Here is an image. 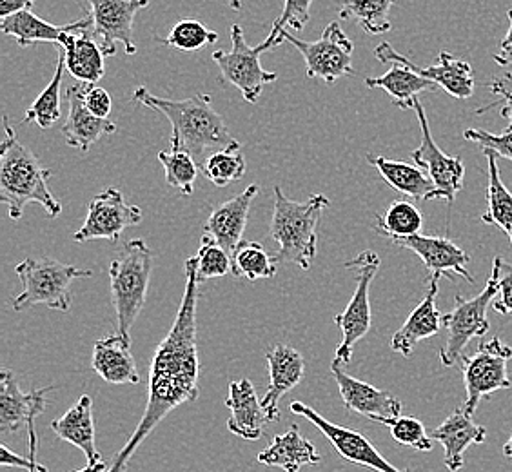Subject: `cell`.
<instances>
[{"label":"cell","mask_w":512,"mask_h":472,"mask_svg":"<svg viewBox=\"0 0 512 472\" xmlns=\"http://www.w3.org/2000/svg\"><path fill=\"white\" fill-rule=\"evenodd\" d=\"M200 278L197 271V256L186 260V287L178 307L175 322L168 335L158 345L149 369L148 405L137 429L129 436L128 443L113 458L108 472L128 471L131 458L137 453L140 443L157 429L171 411L182 404L197 402L198 389L197 304L200 300Z\"/></svg>","instance_id":"1"},{"label":"cell","mask_w":512,"mask_h":472,"mask_svg":"<svg viewBox=\"0 0 512 472\" xmlns=\"http://www.w3.org/2000/svg\"><path fill=\"white\" fill-rule=\"evenodd\" d=\"M133 99L140 106L153 109L171 124V149L189 153L202 169L207 158L222 149L240 146L229 133L220 113L213 109L211 97L197 93L184 100L160 99L146 88H137Z\"/></svg>","instance_id":"2"},{"label":"cell","mask_w":512,"mask_h":472,"mask_svg":"<svg viewBox=\"0 0 512 472\" xmlns=\"http://www.w3.org/2000/svg\"><path fill=\"white\" fill-rule=\"evenodd\" d=\"M4 129L6 138L0 148V200L8 206L11 220H19L28 204H39L51 218L59 217L62 204L48 187L50 169L42 168L39 158L20 142L8 117H4Z\"/></svg>","instance_id":"3"},{"label":"cell","mask_w":512,"mask_h":472,"mask_svg":"<svg viewBox=\"0 0 512 472\" xmlns=\"http://www.w3.org/2000/svg\"><path fill=\"white\" fill-rule=\"evenodd\" d=\"M329 207L325 195H311L306 202L286 197L282 187H275V207L271 220V238L278 244L276 264H293L309 271L318 251L316 227L324 209Z\"/></svg>","instance_id":"4"},{"label":"cell","mask_w":512,"mask_h":472,"mask_svg":"<svg viewBox=\"0 0 512 472\" xmlns=\"http://www.w3.org/2000/svg\"><path fill=\"white\" fill-rule=\"evenodd\" d=\"M153 271V251L140 238L128 240L109 266L111 302L117 313L120 335L129 338V331L142 313L148 298L149 280Z\"/></svg>","instance_id":"5"},{"label":"cell","mask_w":512,"mask_h":472,"mask_svg":"<svg viewBox=\"0 0 512 472\" xmlns=\"http://www.w3.org/2000/svg\"><path fill=\"white\" fill-rule=\"evenodd\" d=\"M22 291L13 298V309L20 313L33 305H46L66 313L71 307L69 286L75 278H89L93 271L62 264L53 258H24L15 266Z\"/></svg>","instance_id":"6"},{"label":"cell","mask_w":512,"mask_h":472,"mask_svg":"<svg viewBox=\"0 0 512 472\" xmlns=\"http://www.w3.org/2000/svg\"><path fill=\"white\" fill-rule=\"evenodd\" d=\"M284 33L282 31L271 28V33L267 35V39L260 44L251 48L246 42L244 31L240 24L231 26V51L218 50L211 55L213 62L220 69L222 80H226L227 84L235 86L242 93V97L249 104H256L262 91L267 84L275 82L278 79L275 71H267L260 64V55L266 53L267 50H273L276 46H280L284 42Z\"/></svg>","instance_id":"7"},{"label":"cell","mask_w":512,"mask_h":472,"mask_svg":"<svg viewBox=\"0 0 512 472\" xmlns=\"http://www.w3.org/2000/svg\"><path fill=\"white\" fill-rule=\"evenodd\" d=\"M500 284H498V266L493 262V273L487 280L485 289L474 298H463L456 295V305L453 311L444 315V327L447 329V342L440 351V362L445 367L460 365L463 351L473 338H482L489 331V318L487 311L498 296Z\"/></svg>","instance_id":"8"},{"label":"cell","mask_w":512,"mask_h":472,"mask_svg":"<svg viewBox=\"0 0 512 472\" xmlns=\"http://www.w3.org/2000/svg\"><path fill=\"white\" fill-rule=\"evenodd\" d=\"M345 269L355 271L356 289L344 313L333 318L336 327L342 331V342L338 345L333 358V362L340 365L351 362L353 347L371 331L373 316L369 302V287L380 269V256L376 255L375 251H364L353 260L345 262Z\"/></svg>","instance_id":"9"},{"label":"cell","mask_w":512,"mask_h":472,"mask_svg":"<svg viewBox=\"0 0 512 472\" xmlns=\"http://www.w3.org/2000/svg\"><path fill=\"white\" fill-rule=\"evenodd\" d=\"M512 358V347L502 338L494 336L489 342L478 345L476 353L462 358L463 384H465V411L476 413L483 396L511 389L507 362Z\"/></svg>","instance_id":"10"},{"label":"cell","mask_w":512,"mask_h":472,"mask_svg":"<svg viewBox=\"0 0 512 472\" xmlns=\"http://www.w3.org/2000/svg\"><path fill=\"white\" fill-rule=\"evenodd\" d=\"M284 39L291 42L306 60V75L309 79H322L325 84H335L342 77H353V40L345 35L338 22H329L324 33L315 42L296 39L287 30H282Z\"/></svg>","instance_id":"11"},{"label":"cell","mask_w":512,"mask_h":472,"mask_svg":"<svg viewBox=\"0 0 512 472\" xmlns=\"http://www.w3.org/2000/svg\"><path fill=\"white\" fill-rule=\"evenodd\" d=\"M414 111H416V117L420 122L422 142H420V148L414 149L411 153V157H413L414 164L424 169L434 182L433 195L429 197V200L442 198L449 206H453L456 195L462 191L463 177H465L462 158L449 157L442 149L438 148V144L434 142L433 135H431V128H429L425 109L420 99L416 100Z\"/></svg>","instance_id":"12"},{"label":"cell","mask_w":512,"mask_h":472,"mask_svg":"<svg viewBox=\"0 0 512 472\" xmlns=\"http://www.w3.org/2000/svg\"><path fill=\"white\" fill-rule=\"evenodd\" d=\"M142 209L128 204L122 191L117 187H108L88 204V217L79 231L73 235L75 242L89 240H109L117 242L128 227L138 226L142 222Z\"/></svg>","instance_id":"13"},{"label":"cell","mask_w":512,"mask_h":472,"mask_svg":"<svg viewBox=\"0 0 512 472\" xmlns=\"http://www.w3.org/2000/svg\"><path fill=\"white\" fill-rule=\"evenodd\" d=\"M93 19V37L99 42L102 53L113 57L117 44H122L126 55L137 53L133 40L135 17L140 10L148 8L149 0H88Z\"/></svg>","instance_id":"14"},{"label":"cell","mask_w":512,"mask_h":472,"mask_svg":"<svg viewBox=\"0 0 512 472\" xmlns=\"http://www.w3.org/2000/svg\"><path fill=\"white\" fill-rule=\"evenodd\" d=\"M289 411L298 416H304L307 422L313 423L316 429L324 434L325 438L335 447L336 453L340 454L347 462L373 469L376 472H409L396 469L393 463L387 462L384 456L378 453L375 445L365 438L364 434L333 422H327L324 416L316 413L313 407L302 404V402H293L289 405Z\"/></svg>","instance_id":"15"},{"label":"cell","mask_w":512,"mask_h":472,"mask_svg":"<svg viewBox=\"0 0 512 472\" xmlns=\"http://www.w3.org/2000/svg\"><path fill=\"white\" fill-rule=\"evenodd\" d=\"M375 57L382 64H404L407 68L413 69L414 73L436 82L454 99H471L474 95L476 80H474L473 66L467 60L456 59L447 51H442L438 55V62L429 68L416 66L407 57L393 50L389 42H382L376 46Z\"/></svg>","instance_id":"16"},{"label":"cell","mask_w":512,"mask_h":472,"mask_svg":"<svg viewBox=\"0 0 512 472\" xmlns=\"http://www.w3.org/2000/svg\"><path fill=\"white\" fill-rule=\"evenodd\" d=\"M331 373L335 376L338 391L344 400V405L353 413L362 414L371 422L385 425L387 420L402 416V402L389 393L376 389L371 384H365L355 376L344 371V365H331Z\"/></svg>","instance_id":"17"},{"label":"cell","mask_w":512,"mask_h":472,"mask_svg":"<svg viewBox=\"0 0 512 472\" xmlns=\"http://www.w3.org/2000/svg\"><path fill=\"white\" fill-rule=\"evenodd\" d=\"M393 244L405 247L420 256L433 278L440 280L442 276H447V278L462 276L463 280L474 284V278L467 269V264L471 262V256L445 236H407V238L393 240Z\"/></svg>","instance_id":"18"},{"label":"cell","mask_w":512,"mask_h":472,"mask_svg":"<svg viewBox=\"0 0 512 472\" xmlns=\"http://www.w3.org/2000/svg\"><path fill=\"white\" fill-rule=\"evenodd\" d=\"M266 360L269 367V385L262 407L269 422L273 423L282 418L278 407L280 400L302 382L306 373V362L293 345L287 344L271 345L266 351Z\"/></svg>","instance_id":"19"},{"label":"cell","mask_w":512,"mask_h":472,"mask_svg":"<svg viewBox=\"0 0 512 472\" xmlns=\"http://www.w3.org/2000/svg\"><path fill=\"white\" fill-rule=\"evenodd\" d=\"M55 387L35 389L24 393L17 376L10 369L0 371V433H17L31 418H39L46 411V393Z\"/></svg>","instance_id":"20"},{"label":"cell","mask_w":512,"mask_h":472,"mask_svg":"<svg viewBox=\"0 0 512 472\" xmlns=\"http://www.w3.org/2000/svg\"><path fill=\"white\" fill-rule=\"evenodd\" d=\"M88 84L77 82L68 88V118L62 126V135L66 138L68 146L79 149L80 153H88L89 148L99 140L102 135L117 133V124L109 118L95 117L84 104V93Z\"/></svg>","instance_id":"21"},{"label":"cell","mask_w":512,"mask_h":472,"mask_svg":"<svg viewBox=\"0 0 512 472\" xmlns=\"http://www.w3.org/2000/svg\"><path fill=\"white\" fill-rule=\"evenodd\" d=\"M260 187L251 184L246 191H242L231 200L215 207L213 213L207 217L204 224V233L215 238L220 246L226 249L229 256L233 258L237 253L238 246L242 242V235L246 229L247 217L251 204L258 195Z\"/></svg>","instance_id":"22"},{"label":"cell","mask_w":512,"mask_h":472,"mask_svg":"<svg viewBox=\"0 0 512 472\" xmlns=\"http://www.w3.org/2000/svg\"><path fill=\"white\" fill-rule=\"evenodd\" d=\"M226 407L229 409L227 429L231 433L249 442H256L266 434V427L271 422L256 396L255 387L247 378L229 384Z\"/></svg>","instance_id":"23"},{"label":"cell","mask_w":512,"mask_h":472,"mask_svg":"<svg viewBox=\"0 0 512 472\" xmlns=\"http://www.w3.org/2000/svg\"><path fill=\"white\" fill-rule=\"evenodd\" d=\"M57 48L64 51L66 69L73 79L84 84H97L104 75V59L99 42L93 37V24L62 35Z\"/></svg>","instance_id":"24"},{"label":"cell","mask_w":512,"mask_h":472,"mask_svg":"<svg viewBox=\"0 0 512 472\" xmlns=\"http://www.w3.org/2000/svg\"><path fill=\"white\" fill-rule=\"evenodd\" d=\"M431 438L445 449V467L451 472H458L465 465V451L474 443L485 442L487 429L474 422L473 414L462 407L447 416L440 427L433 429Z\"/></svg>","instance_id":"25"},{"label":"cell","mask_w":512,"mask_h":472,"mask_svg":"<svg viewBox=\"0 0 512 472\" xmlns=\"http://www.w3.org/2000/svg\"><path fill=\"white\" fill-rule=\"evenodd\" d=\"M438 282H440L438 278L431 276L429 289L422 298V302L416 305V309L405 320V324L394 333L393 340H391V349L394 353L411 356L414 347L422 340L438 335L440 327L444 325V315L436 307Z\"/></svg>","instance_id":"26"},{"label":"cell","mask_w":512,"mask_h":472,"mask_svg":"<svg viewBox=\"0 0 512 472\" xmlns=\"http://www.w3.org/2000/svg\"><path fill=\"white\" fill-rule=\"evenodd\" d=\"M129 347L131 340L120 333L104 336L95 342L91 365L104 382L113 385H137L140 382L137 364Z\"/></svg>","instance_id":"27"},{"label":"cell","mask_w":512,"mask_h":472,"mask_svg":"<svg viewBox=\"0 0 512 472\" xmlns=\"http://www.w3.org/2000/svg\"><path fill=\"white\" fill-rule=\"evenodd\" d=\"M266 467H278L286 472H298L302 467H313L320 463V454L315 445L302 436L298 425H291L286 433L276 434L256 458Z\"/></svg>","instance_id":"28"},{"label":"cell","mask_w":512,"mask_h":472,"mask_svg":"<svg viewBox=\"0 0 512 472\" xmlns=\"http://www.w3.org/2000/svg\"><path fill=\"white\" fill-rule=\"evenodd\" d=\"M53 433L60 440L75 445L80 449L88 463L102 462L95 443V418H93V400L88 394H82L79 402L69 409L68 413L51 422Z\"/></svg>","instance_id":"29"},{"label":"cell","mask_w":512,"mask_h":472,"mask_svg":"<svg viewBox=\"0 0 512 472\" xmlns=\"http://www.w3.org/2000/svg\"><path fill=\"white\" fill-rule=\"evenodd\" d=\"M93 24L91 15H86L77 22H69L64 26H55L44 19H40L39 15H35L31 10L19 11L15 15H10L0 22V31L4 35H10L19 44L20 48H28L35 42H55L59 44L64 33L68 31L79 30L84 26Z\"/></svg>","instance_id":"30"},{"label":"cell","mask_w":512,"mask_h":472,"mask_svg":"<svg viewBox=\"0 0 512 472\" xmlns=\"http://www.w3.org/2000/svg\"><path fill=\"white\" fill-rule=\"evenodd\" d=\"M365 86L369 89H384L393 99L394 106L400 109H414L420 93L440 89L436 82L414 73L413 69L407 68L404 64H393V68L382 77L365 79Z\"/></svg>","instance_id":"31"},{"label":"cell","mask_w":512,"mask_h":472,"mask_svg":"<svg viewBox=\"0 0 512 472\" xmlns=\"http://www.w3.org/2000/svg\"><path fill=\"white\" fill-rule=\"evenodd\" d=\"M369 164L375 166L394 191L402 193L414 202H429L433 195L434 182L420 166H411L400 160H389L385 157H369Z\"/></svg>","instance_id":"32"},{"label":"cell","mask_w":512,"mask_h":472,"mask_svg":"<svg viewBox=\"0 0 512 472\" xmlns=\"http://www.w3.org/2000/svg\"><path fill=\"white\" fill-rule=\"evenodd\" d=\"M489 164V184H487V213L482 222L487 226H496L509 236L512 246V193L503 184L498 168V157L493 151H483Z\"/></svg>","instance_id":"33"},{"label":"cell","mask_w":512,"mask_h":472,"mask_svg":"<svg viewBox=\"0 0 512 472\" xmlns=\"http://www.w3.org/2000/svg\"><path fill=\"white\" fill-rule=\"evenodd\" d=\"M396 0H344L340 19L355 20L367 35H382L393 28L389 13Z\"/></svg>","instance_id":"34"},{"label":"cell","mask_w":512,"mask_h":472,"mask_svg":"<svg viewBox=\"0 0 512 472\" xmlns=\"http://www.w3.org/2000/svg\"><path fill=\"white\" fill-rule=\"evenodd\" d=\"M424 227V215L409 200H394L384 215L376 217V231L391 242L398 238L420 235Z\"/></svg>","instance_id":"35"},{"label":"cell","mask_w":512,"mask_h":472,"mask_svg":"<svg viewBox=\"0 0 512 472\" xmlns=\"http://www.w3.org/2000/svg\"><path fill=\"white\" fill-rule=\"evenodd\" d=\"M64 71H66V57H64V51L60 50L59 62H57L53 79L30 108L26 109L22 124L37 122L40 129H50L59 122L60 115H62L60 113V86L64 80Z\"/></svg>","instance_id":"36"},{"label":"cell","mask_w":512,"mask_h":472,"mask_svg":"<svg viewBox=\"0 0 512 472\" xmlns=\"http://www.w3.org/2000/svg\"><path fill=\"white\" fill-rule=\"evenodd\" d=\"M233 275L246 280H262L276 275L275 256L267 255L266 249L258 242L242 240L233 256Z\"/></svg>","instance_id":"37"},{"label":"cell","mask_w":512,"mask_h":472,"mask_svg":"<svg viewBox=\"0 0 512 472\" xmlns=\"http://www.w3.org/2000/svg\"><path fill=\"white\" fill-rule=\"evenodd\" d=\"M158 160H160V164L164 166V171H166L168 186L178 189L184 197L193 195L198 169H200L197 160L191 157L189 153L177 151V149L160 151L158 153Z\"/></svg>","instance_id":"38"},{"label":"cell","mask_w":512,"mask_h":472,"mask_svg":"<svg viewBox=\"0 0 512 472\" xmlns=\"http://www.w3.org/2000/svg\"><path fill=\"white\" fill-rule=\"evenodd\" d=\"M204 177L217 187H226L231 182H238L246 175V158L240 146L222 149L207 158L202 166Z\"/></svg>","instance_id":"39"},{"label":"cell","mask_w":512,"mask_h":472,"mask_svg":"<svg viewBox=\"0 0 512 472\" xmlns=\"http://www.w3.org/2000/svg\"><path fill=\"white\" fill-rule=\"evenodd\" d=\"M218 40V33L211 28H207L204 22L200 20H180L169 31L166 39H158L162 46L175 48L180 51H198L206 46L215 44Z\"/></svg>","instance_id":"40"},{"label":"cell","mask_w":512,"mask_h":472,"mask_svg":"<svg viewBox=\"0 0 512 472\" xmlns=\"http://www.w3.org/2000/svg\"><path fill=\"white\" fill-rule=\"evenodd\" d=\"M198 278L211 280V278H222V276L233 273V258L229 256L226 249L218 244L215 238L202 235L200 238V249L197 253Z\"/></svg>","instance_id":"41"},{"label":"cell","mask_w":512,"mask_h":472,"mask_svg":"<svg viewBox=\"0 0 512 472\" xmlns=\"http://www.w3.org/2000/svg\"><path fill=\"white\" fill-rule=\"evenodd\" d=\"M391 429L393 440L402 443L405 447H413L420 453L433 451V438L425 431L424 423L413 416H398L385 423Z\"/></svg>","instance_id":"42"},{"label":"cell","mask_w":512,"mask_h":472,"mask_svg":"<svg viewBox=\"0 0 512 472\" xmlns=\"http://www.w3.org/2000/svg\"><path fill=\"white\" fill-rule=\"evenodd\" d=\"M463 138L474 142L482 151H493L498 158L512 160V129H503L500 135H494L485 129H467Z\"/></svg>","instance_id":"43"},{"label":"cell","mask_w":512,"mask_h":472,"mask_svg":"<svg viewBox=\"0 0 512 472\" xmlns=\"http://www.w3.org/2000/svg\"><path fill=\"white\" fill-rule=\"evenodd\" d=\"M313 0H286L282 15L273 22V28L282 30H302L311 19Z\"/></svg>","instance_id":"44"},{"label":"cell","mask_w":512,"mask_h":472,"mask_svg":"<svg viewBox=\"0 0 512 472\" xmlns=\"http://www.w3.org/2000/svg\"><path fill=\"white\" fill-rule=\"evenodd\" d=\"M494 264L498 266V284H500V291L493 305L494 311L500 315L512 316V266H509L502 256H496Z\"/></svg>","instance_id":"45"},{"label":"cell","mask_w":512,"mask_h":472,"mask_svg":"<svg viewBox=\"0 0 512 472\" xmlns=\"http://www.w3.org/2000/svg\"><path fill=\"white\" fill-rule=\"evenodd\" d=\"M84 104L95 117L99 118H108L111 108H113V100L108 91L95 86V84H88L86 93H84Z\"/></svg>","instance_id":"46"},{"label":"cell","mask_w":512,"mask_h":472,"mask_svg":"<svg viewBox=\"0 0 512 472\" xmlns=\"http://www.w3.org/2000/svg\"><path fill=\"white\" fill-rule=\"evenodd\" d=\"M489 89H491V93L496 95V97H500L503 100V108L500 109V115H502L505 120H507V128L512 129V89L505 88L500 79L493 80L491 84H489Z\"/></svg>","instance_id":"47"},{"label":"cell","mask_w":512,"mask_h":472,"mask_svg":"<svg viewBox=\"0 0 512 472\" xmlns=\"http://www.w3.org/2000/svg\"><path fill=\"white\" fill-rule=\"evenodd\" d=\"M0 465L2 467H17V469H24V471H30L33 467V458L28 456H20L15 451H10L6 445H0Z\"/></svg>","instance_id":"48"},{"label":"cell","mask_w":512,"mask_h":472,"mask_svg":"<svg viewBox=\"0 0 512 472\" xmlns=\"http://www.w3.org/2000/svg\"><path fill=\"white\" fill-rule=\"evenodd\" d=\"M507 17H509L511 26H509V31H507L505 39L502 40V48H500V51L494 55L496 64H498V66H502V68H509V66H512V10L507 11Z\"/></svg>","instance_id":"49"},{"label":"cell","mask_w":512,"mask_h":472,"mask_svg":"<svg viewBox=\"0 0 512 472\" xmlns=\"http://www.w3.org/2000/svg\"><path fill=\"white\" fill-rule=\"evenodd\" d=\"M35 420L37 418H31L28 422V445H30V456L33 458V467L28 472H48V467L40 465L37 460V451H39V438H37V431H35Z\"/></svg>","instance_id":"50"},{"label":"cell","mask_w":512,"mask_h":472,"mask_svg":"<svg viewBox=\"0 0 512 472\" xmlns=\"http://www.w3.org/2000/svg\"><path fill=\"white\" fill-rule=\"evenodd\" d=\"M35 0H0V15L2 19L15 15L19 11L31 10Z\"/></svg>","instance_id":"51"},{"label":"cell","mask_w":512,"mask_h":472,"mask_svg":"<svg viewBox=\"0 0 512 472\" xmlns=\"http://www.w3.org/2000/svg\"><path fill=\"white\" fill-rule=\"evenodd\" d=\"M108 469V463L102 460V462L99 463H88V465H84L82 469L75 472H108Z\"/></svg>","instance_id":"52"},{"label":"cell","mask_w":512,"mask_h":472,"mask_svg":"<svg viewBox=\"0 0 512 472\" xmlns=\"http://www.w3.org/2000/svg\"><path fill=\"white\" fill-rule=\"evenodd\" d=\"M503 454H505V456H507V458L512 462V434L511 438H509V442L503 445Z\"/></svg>","instance_id":"53"},{"label":"cell","mask_w":512,"mask_h":472,"mask_svg":"<svg viewBox=\"0 0 512 472\" xmlns=\"http://www.w3.org/2000/svg\"><path fill=\"white\" fill-rule=\"evenodd\" d=\"M500 82H502L505 88L512 89V73H505L503 79H500Z\"/></svg>","instance_id":"54"},{"label":"cell","mask_w":512,"mask_h":472,"mask_svg":"<svg viewBox=\"0 0 512 472\" xmlns=\"http://www.w3.org/2000/svg\"><path fill=\"white\" fill-rule=\"evenodd\" d=\"M227 4L231 6V10L240 11L242 10V0H227Z\"/></svg>","instance_id":"55"}]
</instances>
